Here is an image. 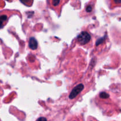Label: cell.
Returning a JSON list of instances; mask_svg holds the SVG:
<instances>
[{
  "label": "cell",
  "instance_id": "obj_1",
  "mask_svg": "<svg viewBox=\"0 0 121 121\" xmlns=\"http://www.w3.org/2000/svg\"><path fill=\"white\" fill-rule=\"evenodd\" d=\"M68 0H47V4L51 9L55 11L60 15L63 5Z\"/></svg>",
  "mask_w": 121,
  "mask_h": 121
},
{
  "label": "cell",
  "instance_id": "obj_2",
  "mask_svg": "<svg viewBox=\"0 0 121 121\" xmlns=\"http://www.w3.org/2000/svg\"><path fill=\"white\" fill-rule=\"evenodd\" d=\"M76 41L81 46H86L92 41V36L88 32L82 31L77 37Z\"/></svg>",
  "mask_w": 121,
  "mask_h": 121
},
{
  "label": "cell",
  "instance_id": "obj_3",
  "mask_svg": "<svg viewBox=\"0 0 121 121\" xmlns=\"http://www.w3.org/2000/svg\"><path fill=\"white\" fill-rule=\"evenodd\" d=\"M95 8V3L93 2H89L85 5V8L82 12V15L85 16H88L93 13Z\"/></svg>",
  "mask_w": 121,
  "mask_h": 121
},
{
  "label": "cell",
  "instance_id": "obj_4",
  "mask_svg": "<svg viewBox=\"0 0 121 121\" xmlns=\"http://www.w3.org/2000/svg\"><path fill=\"white\" fill-rule=\"evenodd\" d=\"M83 85L82 84H79L78 86H76L75 87L73 88L70 94L69 95V98L70 99H73L83 91Z\"/></svg>",
  "mask_w": 121,
  "mask_h": 121
},
{
  "label": "cell",
  "instance_id": "obj_5",
  "mask_svg": "<svg viewBox=\"0 0 121 121\" xmlns=\"http://www.w3.org/2000/svg\"><path fill=\"white\" fill-rule=\"evenodd\" d=\"M28 46H29L31 50H36L38 47V43L37 41L35 40V38L31 37L29 39V41H28Z\"/></svg>",
  "mask_w": 121,
  "mask_h": 121
},
{
  "label": "cell",
  "instance_id": "obj_6",
  "mask_svg": "<svg viewBox=\"0 0 121 121\" xmlns=\"http://www.w3.org/2000/svg\"><path fill=\"white\" fill-rule=\"evenodd\" d=\"M121 7V0H109V7L111 9Z\"/></svg>",
  "mask_w": 121,
  "mask_h": 121
},
{
  "label": "cell",
  "instance_id": "obj_7",
  "mask_svg": "<svg viewBox=\"0 0 121 121\" xmlns=\"http://www.w3.org/2000/svg\"><path fill=\"white\" fill-rule=\"evenodd\" d=\"M67 121H83L80 116H73L67 119Z\"/></svg>",
  "mask_w": 121,
  "mask_h": 121
},
{
  "label": "cell",
  "instance_id": "obj_8",
  "mask_svg": "<svg viewBox=\"0 0 121 121\" xmlns=\"http://www.w3.org/2000/svg\"><path fill=\"white\" fill-rule=\"evenodd\" d=\"M20 1L25 5L28 6V7L31 6L33 2V0H20Z\"/></svg>",
  "mask_w": 121,
  "mask_h": 121
},
{
  "label": "cell",
  "instance_id": "obj_9",
  "mask_svg": "<svg viewBox=\"0 0 121 121\" xmlns=\"http://www.w3.org/2000/svg\"><path fill=\"white\" fill-rule=\"evenodd\" d=\"M98 121L96 118H93V117H89L88 118H87V121Z\"/></svg>",
  "mask_w": 121,
  "mask_h": 121
},
{
  "label": "cell",
  "instance_id": "obj_10",
  "mask_svg": "<svg viewBox=\"0 0 121 121\" xmlns=\"http://www.w3.org/2000/svg\"><path fill=\"white\" fill-rule=\"evenodd\" d=\"M36 121H47V120L44 117H40V118H38Z\"/></svg>",
  "mask_w": 121,
  "mask_h": 121
},
{
  "label": "cell",
  "instance_id": "obj_11",
  "mask_svg": "<svg viewBox=\"0 0 121 121\" xmlns=\"http://www.w3.org/2000/svg\"><path fill=\"white\" fill-rule=\"evenodd\" d=\"M6 1H8V2H12V1H13V0H6Z\"/></svg>",
  "mask_w": 121,
  "mask_h": 121
}]
</instances>
